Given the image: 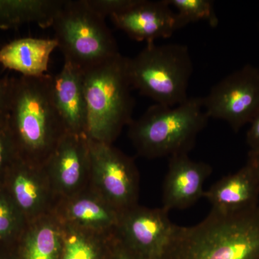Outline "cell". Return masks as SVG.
<instances>
[{
  "instance_id": "cell-20",
  "label": "cell",
  "mask_w": 259,
  "mask_h": 259,
  "mask_svg": "<svg viewBox=\"0 0 259 259\" xmlns=\"http://www.w3.org/2000/svg\"><path fill=\"white\" fill-rule=\"evenodd\" d=\"M64 226L60 259H111L115 233L102 234L68 225Z\"/></svg>"
},
{
  "instance_id": "cell-11",
  "label": "cell",
  "mask_w": 259,
  "mask_h": 259,
  "mask_svg": "<svg viewBox=\"0 0 259 259\" xmlns=\"http://www.w3.org/2000/svg\"><path fill=\"white\" fill-rule=\"evenodd\" d=\"M163 207L137 205L121 214L115 235L142 259H158L169 240L175 224Z\"/></svg>"
},
{
  "instance_id": "cell-29",
  "label": "cell",
  "mask_w": 259,
  "mask_h": 259,
  "mask_svg": "<svg viewBox=\"0 0 259 259\" xmlns=\"http://www.w3.org/2000/svg\"><path fill=\"white\" fill-rule=\"evenodd\" d=\"M247 161L253 167L255 175H256L259 185V153H248V161Z\"/></svg>"
},
{
  "instance_id": "cell-1",
  "label": "cell",
  "mask_w": 259,
  "mask_h": 259,
  "mask_svg": "<svg viewBox=\"0 0 259 259\" xmlns=\"http://www.w3.org/2000/svg\"><path fill=\"white\" fill-rule=\"evenodd\" d=\"M7 125L24 161L44 166L66 134L51 93V75L12 78Z\"/></svg>"
},
{
  "instance_id": "cell-3",
  "label": "cell",
  "mask_w": 259,
  "mask_h": 259,
  "mask_svg": "<svg viewBox=\"0 0 259 259\" xmlns=\"http://www.w3.org/2000/svg\"><path fill=\"white\" fill-rule=\"evenodd\" d=\"M201 97L176 106L154 104L128 125V137L139 156L148 159L188 154L209 120Z\"/></svg>"
},
{
  "instance_id": "cell-12",
  "label": "cell",
  "mask_w": 259,
  "mask_h": 259,
  "mask_svg": "<svg viewBox=\"0 0 259 259\" xmlns=\"http://www.w3.org/2000/svg\"><path fill=\"white\" fill-rule=\"evenodd\" d=\"M111 20L116 28L130 38L146 44L168 38L184 28L178 15L166 0H136L131 8L114 15Z\"/></svg>"
},
{
  "instance_id": "cell-8",
  "label": "cell",
  "mask_w": 259,
  "mask_h": 259,
  "mask_svg": "<svg viewBox=\"0 0 259 259\" xmlns=\"http://www.w3.org/2000/svg\"><path fill=\"white\" fill-rule=\"evenodd\" d=\"M202 100L209 119L225 121L238 132L259 111L258 68L245 65L215 83Z\"/></svg>"
},
{
  "instance_id": "cell-18",
  "label": "cell",
  "mask_w": 259,
  "mask_h": 259,
  "mask_svg": "<svg viewBox=\"0 0 259 259\" xmlns=\"http://www.w3.org/2000/svg\"><path fill=\"white\" fill-rule=\"evenodd\" d=\"M64 226L55 212L28 223L15 245L18 259H60Z\"/></svg>"
},
{
  "instance_id": "cell-6",
  "label": "cell",
  "mask_w": 259,
  "mask_h": 259,
  "mask_svg": "<svg viewBox=\"0 0 259 259\" xmlns=\"http://www.w3.org/2000/svg\"><path fill=\"white\" fill-rule=\"evenodd\" d=\"M51 27L65 62L82 71L120 54L105 19L87 0L64 1Z\"/></svg>"
},
{
  "instance_id": "cell-17",
  "label": "cell",
  "mask_w": 259,
  "mask_h": 259,
  "mask_svg": "<svg viewBox=\"0 0 259 259\" xmlns=\"http://www.w3.org/2000/svg\"><path fill=\"white\" fill-rule=\"evenodd\" d=\"M57 48L54 38L15 39L0 49V64L25 77H41L47 74L51 54Z\"/></svg>"
},
{
  "instance_id": "cell-15",
  "label": "cell",
  "mask_w": 259,
  "mask_h": 259,
  "mask_svg": "<svg viewBox=\"0 0 259 259\" xmlns=\"http://www.w3.org/2000/svg\"><path fill=\"white\" fill-rule=\"evenodd\" d=\"M51 93L66 132L87 136L88 107L82 70L64 61L60 72L51 75Z\"/></svg>"
},
{
  "instance_id": "cell-21",
  "label": "cell",
  "mask_w": 259,
  "mask_h": 259,
  "mask_svg": "<svg viewBox=\"0 0 259 259\" xmlns=\"http://www.w3.org/2000/svg\"><path fill=\"white\" fill-rule=\"evenodd\" d=\"M28 223L0 184V245L14 246Z\"/></svg>"
},
{
  "instance_id": "cell-5",
  "label": "cell",
  "mask_w": 259,
  "mask_h": 259,
  "mask_svg": "<svg viewBox=\"0 0 259 259\" xmlns=\"http://www.w3.org/2000/svg\"><path fill=\"white\" fill-rule=\"evenodd\" d=\"M127 70L132 88L155 104L174 107L190 97L193 63L184 44H146L137 55L127 58Z\"/></svg>"
},
{
  "instance_id": "cell-24",
  "label": "cell",
  "mask_w": 259,
  "mask_h": 259,
  "mask_svg": "<svg viewBox=\"0 0 259 259\" xmlns=\"http://www.w3.org/2000/svg\"><path fill=\"white\" fill-rule=\"evenodd\" d=\"M88 5L102 18H112L125 11L135 4L136 0H87Z\"/></svg>"
},
{
  "instance_id": "cell-2",
  "label": "cell",
  "mask_w": 259,
  "mask_h": 259,
  "mask_svg": "<svg viewBox=\"0 0 259 259\" xmlns=\"http://www.w3.org/2000/svg\"><path fill=\"white\" fill-rule=\"evenodd\" d=\"M158 259H259V204L238 214L210 211L195 226L175 224Z\"/></svg>"
},
{
  "instance_id": "cell-14",
  "label": "cell",
  "mask_w": 259,
  "mask_h": 259,
  "mask_svg": "<svg viewBox=\"0 0 259 259\" xmlns=\"http://www.w3.org/2000/svg\"><path fill=\"white\" fill-rule=\"evenodd\" d=\"M212 172L208 163L194 161L188 154L168 158V170L163 181L162 207L170 212L193 205L204 197V185Z\"/></svg>"
},
{
  "instance_id": "cell-19",
  "label": "cell",
  "mask_w": 259,
  "mask_h": 259,
  "mask_svg": "<svg viewBox=\"0 0 259 259\" xmlns=\"http://www.w3.org/2000/svg\"><path fill=\"white\" fill-rule=\"evenodd\" d=\"M64 3V0H0V29L29 23L50 28Z\"/></svg>"
},
{
  "instance_id": "cell-26",
  "label": "cell",
  "mask_w": 259,
  "mask_h": 259,
  "mask_svg": "<svg viewBox=\"0 0 259 259\" xmlns=\"http://www.w3.org/2000/svg\"><path fill=\"white\" fill-rule=\"evenodd\" d=\"M246 143L250 153H259V111L250 123L246 134Z\"/></svg>"
},
{
  "instance_id": "cell-13",
  "label": "cell",
  "mask_w": 259,
  "mask_h": 259,
  "mask_svg": "<svg viewBox=\"0 0 259 259\" xmlns=\"http://www.w3.org/2000/svg\"><path fill=\"white\" fill-rule=\"evenodd\" d=\"M54 212L64 225L106 235L115 233L122 213L91 186L61 199Z\"/></svg>"
},
{
  "instance_id": "cell-4",
  "label": "cell",
  "mask_w": 259,
  "mask_h": 259,
  "mask_svg": "<svg viewBox=\"0 0 259 259\" xmlns=\"http://www.w3.org/2000/svg\"><path fill=\"white\" fill-rule=\"evenodd\" d=\"M127 58L118 55L83 71L88 139L113 144L133 119L135 99Z\"/></svg>"
},
{
  "instance_id": "cell-28",
  "label": "cell",
  "mask_w": 259,
  "mask_h": 259,
  "mask_svg": "<svg viewBox=\"0 0 259 259\" xmlns=\"http://www.w3.org/2000/svg\"><path fill=\"white\" fill-rule=\"evenodd\" d=\"M0 259H18L14 246L0 245Z\"/></svg>"
},
{
  "instance_id": "cell-22",
  "label": "cell",
  "mask_w": 259,
  "mask_h": 259,
  "mask_svg": "<svg viewBox=\"0 0 259 259\" xmlns=\"http://www.w3.org/2000/svg\"><path fill=\"white\" fill-rule=\"evenodd\" d=\"M168 5L178 15L184 27L190 23L205 21L212 28L219 24L211 0H166Z\"/></svg>"
},
{
  "instance_id": "cell-9",
  "label": "cell",
  "mask_w": 259,
  "mask_h": 259,
  "mask_svg": "<svg viewBox=\"0 0 259 259\" xmlns=\"http://www.w3.org/2000/svg\"><path fill=\"white\" fill-rule=\"evenodd\" d=\"M7 194L29 223L55 210L59 199L44 166L17 158L0 181Z\"/></svg>"
},
{
  "instance_id": "cell-27",
  "label": "cell",
  "mask_w": 259,
  "mask_h": 259,
  "mask_svg": "<svg viewBox=\"0 0 259 259\" xmlns=\"http://www.w3.org/2000/svg\"><path fill=\"white\" fill-rule=\"evenodd\" d=\"M111 259H142L134 252L129 249L114 234L112 240V249Z\"/></svg>"
},
{
  "instance_id": "cell-23",
  "label": "cell",
  "mask_w": 259,
  "mask_h": 259,
  "mask_svg": "<svg viewBox=\"0 0 259 259\" xmlns=\"http://www.w3.org/2000/svg\"><path fill=\"white\" fill-rule=\"evenodd\" d=\"M18 158L7 122L0 123V181L8 168Z\"/></svg>"
},
{
  "instance_id": "cell-10",
  "label": "cell",
  "mask_w": 259,
  "mask_h": 259,
  "mask_svg": "<svg viewBox=\"0 0 259 259\" xmlns=\"http://www.w3.org/2000/svg\"><path fill=\"white\" fill-rule=\"evenodd\" d=\"M44 168L59 200L88 189L91 182L88 136L66 132Z\"/></svg>"
},
{
  "instance_id": "cell-25",
  "label": "cell",
  "mask_w": 259,
  "mask_h": 259,
  "mask_svg": "<svg viewBox=\"0 0 259 259\" xmlns=\"http://www.w3.org/2000/svg\"><path fill=\"white\" fill-rule=\"evenodd\" d=\"M12 91V78L0 76V123L7 122Z\"/></svg>"
},
{
  "instance_id": "cell-7",
  "label": "cell",
  "mask_w": 259,
  "mask_h": 259,
  "mask_svg": "<svg viewBox=\"0 0 259 259\" xmlns=\"http://www.w3.org/2000/svg\"><path fill=\"white\" fill-rule=\"evenodd\" d=\"M90 186L121 212L139 204V173L132 158L113 144L89 139Z\"/></svg>"
},
{
  "instance_id": "cell-16",
  "label": "cell",
  "mask_w": 259,
  "mask_h": 259,
  "mask_svg": "<svg viewBox=\"0 0 259 259\" xmlns=\"http://www.w3.org/2000/svg\"><path fill=\"white\" fill-rule=\"evenodd\" d=\"M204 197L212 206V212L233 214L254 209L259 204V185L251 165L227 175L204 191Z\"/></svg>"
}]
</instances>
